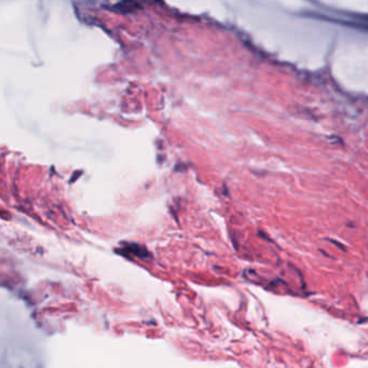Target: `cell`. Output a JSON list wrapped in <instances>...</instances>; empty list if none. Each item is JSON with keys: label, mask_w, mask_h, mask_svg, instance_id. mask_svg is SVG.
<instances>
[{"label": "cell", "mask_w": 368, "mask_h": 368, "mask_svg": "<svg viewBox=\"0 0 368 368\" xmlns=\"http://www.w3.org/2000/svg\"><path fill=\"white\" fill-rule=\"evenodd\" d=\"M306 15L313 16L316 19H322L333 23L342 24L352 28L361 29L368 31V15L362 14H353V13H345V12H331V13H318V12H308Z\"/></svg>", "instance_id": "cell-1"}, {"label": "cell", "mask_w": 368, "mask_h": 368, "mask_svg": "<svg viewBox=\"0 0 368 368\" xmlns=\"http://www.w3.org/2000/svg\"><path fill=\"white\" fill-rule=\"evenodd\" d=\"M139 7V3L133 1H122L115 4H111L110 8L113 11H117L119 13H129L132 12L133 10H136Z\"/></svg>", "instance_id": "cell-2"}, {"label": "cell", "mask_w": 368, "mask_h": 368, "mask_svg": "<svg viewBox=\"0 0 368 368\" xmlns=\"http://www.w3.org/2000/svg\"><path fill=\"white\" fill-rule=\"evenodd\" d=\"M123 251L127 253H132L135 256H137L139 258H146L149 255L147 250H145L144 247L139 246L137 244H129L128 246H126V248H124Z\"/></svg>", "instance_id": "cell-3"}]
</instances>
